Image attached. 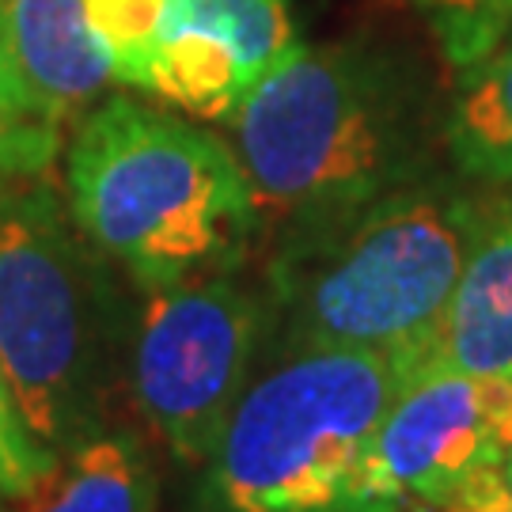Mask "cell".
I'll list each match as a JSON object with an SVG mask.
<instances>
[{
	"label": "cell",
	"instance_id": "cell-2",
	"mask_svg": "<svg viewBox=\"0 0 512 512\" xmlns=\"http://www.w3.org/2000/svg\"><path fill=\"white\" fill-rule=\"evenodd\" d=\"M65 186L76 228L141 293L236 270L258 232L236 148L129 95H110L76 126Z\"/></svg>",
	"mask_w": 512,
	"mask_h": 512
},
{
	"label": "cell",
	"instance_id": "cell-18",
	"mask_svg": "<svg viewBox=\"0 0 512 512\" xmlns=\"http://www.w3.org/2000/svg\"><path fill=\"white\" fill-rule=\"evenodd\" d=\"M440 512H512V452L494 471L478 475L463 494Z\"/></svg>",
	"mask_w": 512,
	"mask_h": 512
},
{
	"label": "cell",
	"instance_id": "cell-3",
	"mask_svg": "<svg viewBox=\"0 0 512 512\" xmlns=\"http://www.w3.org/2000/svg\"><path fill=\"white\" fill-rule=\"evenodd\" d=\"M494 202L448 183H406L361 213L285 239L270 262V315L289 349H391L433 357L463 266Z\"/></svg>",
	"mask_w": 512,
	"mask_h": 512
},
{
	"label": "cell",
	"instance_id": "cell-8",
	"mask_svg": "<svg viewBox=\"0 0 512 512\" xmlns=\"http://www.w3.org/2000/svg\"><path fill=\"white\" fill-rule=\"evenodd\" d=\"M425 368L512 380V194L494 198Z\"/></svg>",
	"mask_w": 512,
	"mask_h": 512
},
{
	"label": "cell",
	"instance_id": "cell-9",
	"mask_svg": "<svg viewBox=\"0 0 512 512\" xmlns=\"http://www.w3.org/2000/svg\"><path fill=\"white\" fill-rule=\"evenodd\" d=\"M8 27L35 103L65 129L110 84V61L88 27V0H8Z\"/></svg>",
	"mask_w": 512,
	"mask_h": 512
},
{
	"label": "cell",
	"instance_id": "cell-13",
	"mask_svg": "<svg viewBox=\"0 0 512 512\" xmlns=\"http://www.w3.org/2000/svg\"><path fill=\"white\" fill-rule=\"evenodd\" d=\"M202 31L236 54L247 92L296 46L293 0H167L164 31Z\"/></svg>",
	"mask_w": 512,
	"mask_h": 512
},
{
	"label": "cell",
	"instance_id": "cell-14",
	"mask_svg": "<svg viewBox=\"0 0 512 512\" xmlns=\"http://www.w3.org/2000/svg\"><path fill=\"white\" fill-rule=\"evenodd\" d=\"M61 137L65 129L42 114L23 80L8 27V0H0V186L46 175L61 152Z\"/></svg>",
	"mask_w": 512,
	"mask_h": 512
},
{
	"label": "cell",
	"instance_id": "cell-15",
	"mask_svg": "<svg viewBox=\"0 0 512 512\" xmlns=\"http://www.w3.org/2000/svg\"><path fill=\"white\" fill-rule=\"evenodd\" d=\"M167 0H88V27L110 61V80L141 88L160 46Z\"/></svg>",
	"mask_w": 512,
	"mask_h": 512
},
{
	"label": "cell",
	"instance_id": "cell-7",
	"mask_svg": "<svg viewBox=\"0 0 512 512\" xmlns=\"http://www.w3.org/2000/svg\"><path fill=\"white\" fill-rule=\"evenodd\" d=\"M512 452V380L421 368L380 421L361 512H440Z\"/></svg>",
	"mask_w": 512,
	"mask_h": 512
},
{
	"label": "cell",
	"instance_id": "cell-10",
	"mask_svg": "<svg viewBox=\"0 0 512 512\" xmlns=\"http://www.w3.org/2000/svg\"><path fill=\"white\" fill-rule=\"evenodd\" d=\"M160 478L133 433H107L61 452L50 475L12 512H156Z\"/></svg>",
	"mask_w": 512,
	"mask_h": 512
},
{
	"label": "cell",
	"instance_id": "cell-4",
	"mask_svg": "<svg viewBox=\"0 0 512 512\" xmlns=\"http://www.w3.org/2000/svg\"><path fill=\"white\" fill-rule=\"evenodd\" d=\"M418 372L391 349H289L232 410L198 512H361L372 437Z\"/></svg>",
	"mask_w": 512,
	"mask_h": 512
},
{
	"label": "cell",
	"instance_id": "cell-12",
	"mask_svg": "<svg viewBox=\"0 0 512 512\" xmlns=\"http://www.w3.org/2000/svg\"><path fill=\"white\" fill-rule=\"evenodd\" d=\"M141 92H152L179 110L209 122H228V114L247 95V80L236 54L202 31H167L148 61Z\"/></svg>",
	"mask_w": 512,
	"mask_h": 512
},
{
	"label": "cell",
	"instance_id": "cell-17",
	"mask_svg": "<svg viewBox=\"0 0 512 512\" xmlns=\"http://www.w3.org/2000/svg\"><path fill=\"white\" fill-rule=\"evenodd\" d=\"M57 452H50L31 433V425L19 410V399L4 368H0V512H12L23 497L50 475Z\"/></svg>",
	"mask_w": 512,
	"mask_h": 512
},
{
	"label": "cell",
	"instance_id": "cell-16",
	"mask_svg": "<svg viewBox=\"0 0 512 512\" xmlns=\"http://www.w3.org/2000/svg\"><path fill=\"white\" fill-rule=\"evenodd\" d=\"M459 73L512 35V0H410Z\"/></svg>",
	"mask_w": 512,
	"mask_h": 512
},
{
	"label": "cell",
	"instance_id": "cell-5",
	"mask_svg": "<svg viewBox=\"0 0 512 512\" xmlns=\"http://www.w3.org/2000/svg\"><path fill=\"white\" fill-rule=\"evenodd\" d=\"M92 239L46 175L0 186V368L50 452L99 433L118 304Z\"/></svg>",
	"mask_w": 512,
	"mask_h": 512
},
{
	"label": "cell",
	"instance_id": "cell-6",
	"mask_svg": "<svg viewBox=\"0 0 512 512\" xmlns=\"http://www.w3.org/2000/svg\"><path fill=\"white\" fill-rule=\"evenodd\" d=\"M270 304L232 270L148 289L129 342V395L186 467H205L251 384Z\"/></svg>",
	"mask_w": 512,
	"mask_h": 512
},
{
	"label": "cell",
	"instance_id": "cell-11",
	"mask_svg": "<svg viewBox=\"0 0 512 512\" xmlns=\"http://www.w3.org/2000/svg\"><path fill=\"white\" fill-rule=\"evenodd\" d=\"M444 141L467 179L512 186V35L463 69Z\"/></svg>",
	"mask_w": 512,
	"mask_h": 512
},
{
	"label": "cell",
	"instance_id": "cell-1",
	"mask_svg": "<svg viewBox=\"0 0 512 512\" xmlns=\"http://www.w3.org/2000/svg\"><path fill=\"white\" fill-rule=\"evenodd\" d=\"M224 126L277 243L330 228L414 179V92L395 57L296 42ZM274 243V247H277Z\"/></svg>",
	"mask_w": 512,
	"mask_h": 512
}]
</instances>
